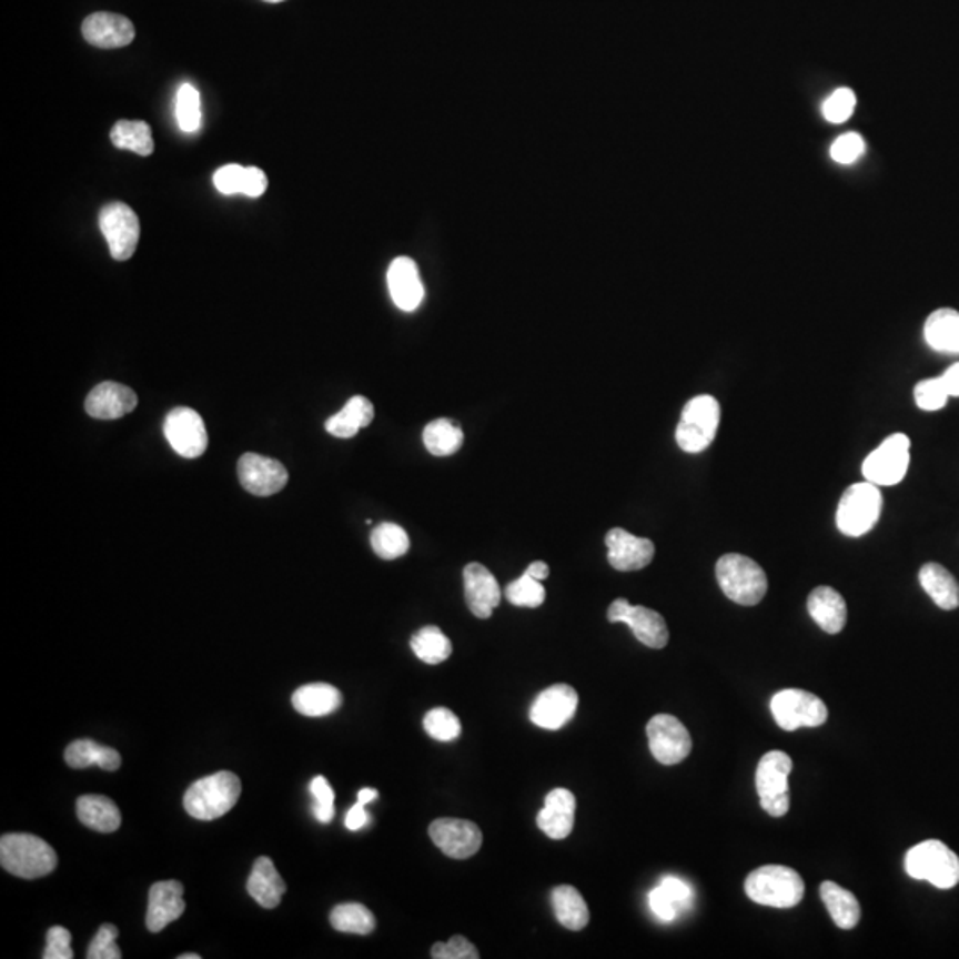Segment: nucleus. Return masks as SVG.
Masks as SVG:
<instances>
[{
  "mask_svg": "<svg viewBox=\"0 0 959 959\" xmlns=\"http://www.w3.org/2000/svg\"><path fill=\"white\" fill-rule=\"evenodd\" d=\"M164 435L171 448L183 458H198L209 448L203 417L191 407H174L165 416Z\"/></svg>",
  "mask_w": 959,
  "mask_h": 959,
  "instance_id": "13",
  "label": "nucleus"
},
{
  "mask_svg": "<svg viewBox=\"0 0 959 959\" xmlns=\"http://www.w3.org/2000/svg\"><path fill=\"white\" fill-rule=\"evenodd\" d=\"M77 816L82 825L102 834H112L121 826L120 808L107 796H80L77 799Z\"/></svg>",
  "mask_w": 959,
  "mask_h": 959,
  "instance_id": "29",
  "label": "nucleus"
},
{
  "mask_svg": "<svg viewBox=\"0 0 959 959\" xmlns=\"http://www.w3.org/2000/svg\"><path fill=\"white\" fill-rule=\"evenodd\" d=\"M118 928L112 923H103L102 928L98 929L93 940L88 947V959H121L120 947L115 946L118 938Z\"/></svg>",
  "mask_w": 959,
  "mask_h": 959,
  "instance_id": "45",
  "label": "nucleus"
},
{
  "mask_svg": "<svg viewBox=\"0 0 959 959\" xmlns=\"http://www.w3.org/2000/svg\"><path fill=\"white\" fill-rule=\"evenodd\" d=\"M911 441L906 434L888 435L861 464L867 482L878 487H890L905 478L910 466Z\"/></svg>",
  "mask_w": 959,
  "mask_h": 959,
  "instance_id": "9",
  "label": "nucleus"
},
{
  "mask_svg": "<svg viewBox=\"0 0 959 959\" xmlns=\"http://www.w3.org/2000/svg\"><path fill=\"white\" fill-rule=\"evenodd\" d=\"M375 411L373 404L364 396H352L345 407L325 422V431L340 440H351L361 428H366L373 422Z\"/></svg>",
  "mask_w": 959,
  "mask_h": 959,
  "instance_id": "28",
  "label": "nucleus"
},
{
  "mask_svg": "<svg viewBox=\"0 0 959 959\" xmlns=\"http://www.w3.org/2000/svg\"><path fill=\"white\" fill-rule=\"evenodd\" d=\"M884 496L870 482L852 484L844 491L837 508V528L848 537H861L875 528L881 515Z\"/></svg>",
  "mask_w": 959,
  "mask_h": 959,
  "instance_id": "6",
  "label": "nucleus"
},
{
  "mask_svg": "<svg viewBox=\"0 0 959 959\" xmlns=\"http://www.w3.org/2000/svg\"><path fill=\"white\" fill-rule=\"evenodd\" d=\"M807 608L817 626L828 635L840 633L848 620L846 600L831 586L814 588L812 594L808 595Z\"/></svg>",
  "mask_w": 959,
  "mask_h": 959,
  "instance_id": "25",
  "label": "nucleus"
},
{
  "mask_svg": "<svg viewBox=\"0 0 959 959\" xmlns=\"http://www.w3.org/2000/svg\"><path fill=\"white\" fill-rule=\"evenodd\" d=\"M920 586L931 597L938 608L956 609L959 606V583L956 577L940 564L922 565L919 573Z\"/></svg>",
  "mask_w": 959,
  "mask_h": 959,
  "instance_id": "30",
  "label": "nucleus"
},
{
  "mask_svg": "<svg viewBox=\"0 0 959 959\" xmlns=\"http://www.w3.org/2000/svg\"><path fill=\"white\" fill-rule=\"evenodd\" d=\"M915 404L922 411H940L950 398L941 377L920 381L913 390Z\"/></svg>",
  "mask_w": 959,
  "mask_h": 959,
  "instance_id": "43",
  "label": "nucleus"
},
{
  "mask_svg": "<svg viewBox=\"0 0 959 959\" xmlns=\"http://www.w3.org/2000/svg\"><path fill=\"white\" fill-rule=\"evenodd\" d=\"M431 956L434 959H478L480 952L471 941L457 935L450 941H437L432 947Z\"/></svg>",
  "mask_w": 959,
  "mask_h": 959,
  "instance_id": "48",
  "label": "nucleus"
},
{
  "mask_svg": "<svg viewBox=\"0 0 959 959\" xmlns=\"http://www.w3.org/2000/svg\"><path fill=\"white\" fill-rule=\"evenodd\" d=\"M213 183L222 194H244L245 168L239 164H228L213 174Z\"/></svg>",
  "mask_w": 959,
  "mask_h": 959,
  "instance_id": "49",
  "label": "nucleus"
},
{
  "mask_svg": "<svg viewBox=\"0 0 959 959\" xmlns=\"http://www.w3.org/2000/svg\"><path fill=\"white\" fill-rule=\"evenodd\" d=\"M387 286L391 299L402 311H414L425 299L422 277L416 263L407 256H400L387 269Z\"/></svg>",
  "mask_w": 959,
  "mask_h": 959,
  "instance_id": "22",
  "label": "nucleus"
},
{
  "mask_svg": "<svg viewBox=\"0 0 959 959\" xmlns=\"http://www.w3.org/2000/svg\"><path fill=\"white\" fill-rule=\"evenodd\" d=\"M342 693L331 684L315 683L293 693L292 704L304 716H327L342 706Z\"/></svg>",
  "mask_w": 959,
  "mask_h": 959,
  "instance_id": "31",
  "label": "nucleus"
},
{
  "mask_svg": "<svg viewBox=\"0 0 959 959\" xmlns=\"http://www.w3.org/2000/svg\"><path fill=\"white\" fill-rule=\"evenodd\" d=\"M556 920L571 931H582L590 920V911L577 888L559 885L551 892Z\"/></svg>",
  "mask_w": 959,
  "mask_h": 959,
  "instance_id": "32",
  "label": "nucleus"
},
{
  "mask_svg": "<svg viewBox=\"0 0 959 959\" xmlns=\"http://www.w3.org/2000/svg\"><path fill=\"white\" fill-rule=\"evenodd\" d=\"M819 892H821L826 910L830 913L831 920L837 923V928L852 929L857 926L861 910L855 894L834 884V881H822Z\"/></svg>",
  "mask_w": 959,
  "mask_h": 959,
  "instance_id": "33",
  "label": "nucleus"
},
{
  "mask_svg": "<svg viewBox=\"0 0 959 959\" xmlns=\"http://www.w3.org/2000/svg\"><path fill=\"white\" fill-rule=\"evenodd\" d=\"M265 2H272V4H277V2H283V0H265Z\"/></svg>",
  "mask_w": 959,
  "mask_h": 959,
  "instance_id": "59",
  "label": "nucleus"
},
{
  "mask_svg": "<svg viewBox=\"0 0 959 959\" xmlns=\"http://www.w3.org/2000/svg\"><path fill=\"white\" fill-rule=\"evenodd\" d=\"M176 120L185 133H194L201 127V102L198 89L183 84L176 94Z\"/></svg>",
  "mask_w": 959,
  "mask_h": 959,
  "instance_id": "41",
  "label": "nucleus"
},
{
  "mask_svg": "<svg viewBox=\"0 0 959 959\" xmlns=\"http://www.w3.org/2000/svg\"><path fill=\"white\" fill-rule=\"evenodd\" d=\"M364 807H366V805L357 801V804L349 810V814H346L345 817V826L349 830H361V828L369 822V812H366V808Z\"/></svg>",
  "mask_w": 959,
  "mask_h": 959,
  "instance_id": "54",
  "label": "nucleus"
},
{
  "mask_svg": "<svg viewBox=\"0 0 959 959\" xmlns=\"http://www.w3.org/2000/svg\"><path fill=\"white\" fill-rule=\"evenodd\" d=\"M577 706H579V697H577L576 689L568 684H555V686L544 689L533 700L529 719L537 727L546 728V730H558L574 718Z\"/></svg>",
  "mask_w": 959,
  "mask_h": 959,
  "instance_id": "17",
  "label": "nucleus"
},
{
  "mask_svg": "<svg viewBox=\"0 0 959 959\" xmlns=\"http://www.w3.org/2000/svg\"><path fill=\"white\" fill-rule=\"evenodd\" d=\"M505 597L508 603L521 608H538L546 600V590L538 579L524 573L515 582L505 588Z\"/></svg>",
  "mask_w": 959,
  "mask_h": 959,
  "instance_id": "40",
  "label": "nucleus"
},
{
  "mask_svg": "<svg viewBox=\"0 0 959 959\" xmlns=\"http://www.w3.org/2000/svg\"><path fill=\"white\" fill-rule=\"evenodd\" d=\"M716 579L724 594L741 606H755L768 592V577L755 559L737 553L721 556L716 564Z\"/></svg>",
  "mask_w": 959,
  "mask_h": 959,
  "instance_id": "4",
  "label": "nucleus"
},
{
  "mask_svg": "<svg viewBox=\"0 0 959 959\" xmlns=\"http://www.w3.org/2000/svg\"><path fill=\"white\" fill-rule=\"evenodd\" d=\"M648 905H650V910L654 911L657 919L665 920V922L677 919L680 911L679 905L672 899L670 894L666 892L662 885L648 894Z\"/></svg>",
  "mask_w": 959,
  "mask_h": 959,
  "instance_id": "51",
  "label": "nucleus"
},
{
  "mask_svg": "<svg viewBox=\"0 0 959 959\" xmlns=\"http://www.w3.org/2000/svg\"><path fill=\"white\" fill-rule=\"evenodd\" d=\"M659 885L665 888L666 892L670 894L672 899L679 905L680 910H686L692 906L693 890L683 879L666 876Z\"/></svg>",
  "mask_w": 959,
  "mask_h": 959,
  "instance_id": "52",
  "label": "nucleus"
},
{
  "mask_svg": "<svg viewBox=\"0 0 959 959\" xmlns=\"http://www.w3.org/2000/svg\"><path fill=\"white\" fill-rule=\"evenodd\" d=\"M718 400L710 395H698L684 405L680 422L675 431V441L686 453H700L709 448L718 432Z\"/></svg>",
  "mask_w": 959,
  "mask_h": 959,
  "instance_id": "7",
  "label": "nucleus"
},
{
  "mask_svg": "<svg viewBox=\"0 0 959 959\" xmlns=\"http://www.w3.org/2000/svg\"><path fill=\"white\" fill-rule=\"evenodd\" d=\"M771 715L787 733L801 727H819L828 719L825 701L804 689H781L771 698Z\"/></svg>",
  "mask_w": 959,
  "mask_h": 959,
  "instance_id": "10",
  "label": "nucleus"
},
{
  "mask_svg": "<svg viewBox=\"0 0 959 959\" xmlns=\"http://www.w3.org/2000/svg\"><path fill=\"white\" fill-rule=\"evenodd\" d=\"M606 546H608L609 565L620 573L642 571L647 567L653 562L654 551H656L653 541L636 537L624 528L609 529L606 535Z\"/></svg>",
  "mask_w": 959,
  "mask_h": 959,
  "instance_id": "18",
  "label": "nucleus"
},
{
  "mask_svg": "<svg viewBox=\"0 0 959 959\" xmlns=\"http://www.w3.org/2000/svg\"><path fill=\"white\" fill-rule=\"evenodd\" d=\"M71 932L67 928L55 926L47 932V947H44L43 959H71Z\"/></svg>",
  "mask_w": 959,
  "mask_h": 959,
  "instance_id": "50",
  "label": "nucleus"
},
{
  "mask_svg": "<svg viewBox=\"0 0 959 959\" xmlns=\"http://www.w3.org/2000/svg\"><path fill=\"white\" fill-rule=\"evenodd\" d=\"M240 793L242 784L235 773L219 771L194 781L183 796V807L194 819L213 821L235 807Z\"/></svg>",
  "mask_w": 959,
  "mask_h": 959,
  "instance_id": "1",
  "label": "nucleus"
},
{
  "mask_svg": "<svg viewBox=\"0 0 959 959\" xmlns=\"http://www.w3.org/2000/svg\"><path fill=\"white\" fill-rule=\"evenodd\" d=\"M464 590L471 613L478 618L491 617L502 600V588L497 585L496 577L487 567L476 562L464 568Z\"/></svg>",
  "mask_w": 959,
  "mask_h": 959,
  "instance_id": "19",
  "label": "nucleus"
},
{
  "mask_svg": "<svg viewBox=\"0 0 959 959\" xmlns=\"http://www.w3.org/2000/svg\"><path fill=\"white\" fill-rule=\"evenodd\" d=\"M432 842L441 849V851L450 858L464 860L478 852L482 848V830L475 822L466 821V819H453V817H444V819H435L428 828Z\"/></svg>",
  "mask_w": 959,
  "mask_h": 959,
  "instance_id": "16",
  "label": "nucleus"
},
{
  "mask_svg": "<svg viewBox=\"0 0 959 959\" xmlns=\"http://www.w3.org/2000/svg\"><path fill=\"white\" fill-rule=\"evenodd\" d=\"M0 864L18 878H43L58 866V855L36 835L9 834L0 840Z\"/></svg>",
  "mask_w": 959,
  "mask_h": 959,
  "instance_id": "2",
  "label": "nucleus"
},
{
  "mask_svg": "<svg viewBox=\"0 0 959 959\" xmlns=\"http://www.w3.org/2000/svg\"><path fill=\"white\" fill-rule=\"evenodd\" d=\"M183 911H185V901H183V887L180 881L169 879V881H159L150 888L147 928L151 932H160L168 928L169 923L182 917Z\"/></svg>",
  "mask_w": 959,
  "mask_h": 959,
  "instance_id": "20",
  "label": "nucleus"
},
{
  "mask_svg": "<svg viewBox=\"0 0 959 959\" xmlns=\"http://www.w3.org/2000/svg\"><path fill=\"white\" fill-rule=\"evenodd\" d=\"M331 926L336 931L370 935L375 929V917L360 902H345L331 911Z\"/></svg>",
  "mask_w": 959,
  "mask_h": 959,
  "instance_id": "38",
  "label": "nucleus"
},
{
  "mask_svg": "<svg viewBox=\"0 0 959 959\" xmlns=\"http://www.w3.org/2000/svg\"><path fill=\"white\" fill-rule=\"evenodd\" d=\"M423 727H425V733L435 741H453L461 736L462 730L457 716L444 707L428 710L423 718Z\"/></svg>",
  "mask_w": 959,
  "mask_h": 959,
  "instance_id": "42",
  "label": "nucleus"
},
{
  "mask_svg": "<svg viewBox=\"0 0 959 959\" xmlns=\"http://www.w3.org/2000/svg\"><path fill=\"white\" fill-rule=\"evenodd\" d=\"M378 793L375 789H361L360 795H357V801L361 804H370L373 799H377Z\"/></svg>",
  "mask_w": 959,
  "mask_h": 959,
  "instance_id": "57",
  "label": "nucleus"
},
{
  "mask_svg": "<svg viewBox=\"0 0 959 959\" xmlns=\"http://www.w3.org/2000/svg\"><path fill=\"white\" fill-rule=\"evenodd\" d=\"M64 759L71 768L84 769L89 766H100L105 771H115L121 766V755L114 748L98 745L91 739H79L71 743L64 751Z\"/></svg>",
  "mask_w": 959,
  "mask_h": 959,
  "instance_id": "34",
  "label": "nucleus"
},
{
  "mask_svg": "<svg viewBox=\"0 0 959 959\" xmlns=\"http://www.w3.org/2000/svg\"><path fill=\"white\" fill-rule=\"evenodd\" d=\"M576 798L568 789H553L537 816V825L553 840L567 839L574 828Z\"/></svg>",
  "mask_w": 959,
  "mask_h": 959,
  "instance_id": "24",
  "label": "nucleus"
},
{
  "mask_svg": "<svg viewBox=\"0 0 959 959\" xmlns=\"http://www.w3.org/2000/svg\"><path fill=\"white\" fill-rule=\"evenodd\" d=\"M746 896L757 905L771 908H795L805 896V884L795 869L786 866H763L748 875Z\"/></svg>",
  "mask_w": 959,
  "mask_h": 959,
  "instance_id": "3",
  "label": "nucleus"
},
{
  "mask_svg": "<svg viewBox=\"0 0 959 959\" xmlns=\"http://www.w3.org/2000/svg\"><path fill=\"white\" fill-rule=\"evenodd\" d=\"M905 869L919 881H929L941 890L959 884V858L940 840H923L906 852Z\"/></svg>",
  "mask_w": 959,
  "mask_h": 959,
  "instance_id": "5",
  "label": "nucleus"
},
{
  "mask_svg": "<svg viewBox=\"0 0 959 959\" xmlns=\"http://www.w3.org/2000/svg\"><path fill=\"white\" fill-rule=\"evenodd\" d=\"M941 381L946 384L949 396H959V363L952 364L943 375Z\"/></svg>",
  "mask_w": 959,
  "mask_h": 959,
  "instance_id": "55",
  "label": "nucleus"
},
{
  "mask_svg": "<svg viewBox=\"0 0 959 959\" xmlns=\"http://www.w3.org/2000/svg\"><path fill=\"white\" fill-rule=\"evenodd\" d=\"M284 890L286 885L275 869L274 861L269 857L258 858L254 861L253 872L248 879L249 896L253 897L262 908L272 910L275 906H280Z\"/></svg>",
  "mask_w": 959,
  "mask_h": 959,
  "instance_id": "26",
  "label": "nucleus"
},
{
  "mask_svg": "<svg viewBox=\"0 0 959 959\" xmlns=\"http://www.w3.org/2000/svg\"><path fill=\"white\" fill-rule=\"evenodd\" d=\"M526 574L535 577L538 582H544V579L549 576V565L544 564V562H533V564H529V567L526 568Z\"/></svg>",
  "mask_w": 959,
  "mask_h": 959,
  "instance_id": "56",
  "label": "nucleus"
},
{
  "mask_svg": "<svg viewBox=\"0 0 959 959\" xmlns=\"http://www.w3.org/2000/svg\"><path fill=\"white\" fill-rule=\"evenodd\" d=\"M138 395L118 382L98 384L85 398V413L97 420H120L138 407Z\"/></svg>",
  "mask_w": 959,
  "mask_h": 959,
  "instance_id": "21",
  "label": "nucleus"
},
{
  "mask_svg": "<svg viewBox=\"0 0 959 959\" xmlns=\"http://www.w3.org/2000/svg\"><path fill=\"white\" fill-rule=\"evenodd\" d=\"M269 180L262 169L245 168L244 194L249 198H260L266 191Z\"/></svg>",
  "mask_w": 959,
  "mask_h": 959,
  "instance_id": "53",
  "label": "nucleus"
},
{
  "mask_svg": "<svg viewBox=\"0 0 959 959\" xmlns=\"http://www.w3.org/2000/svg\"><path fill=\"white\" fill-rule=\"evenodd\" d=\"M423 443L435 457H448L461 450L464 444V432L457 422L441 417L425 426Z\"/></svg>",
  "mask_w": 959,
  "mask_h": 959,
  "instance_id": "35",
  "label": "nucleus"
},
{
  "mask_svg": "<svg viewBox=\"0 0 959 959\" xmlns=\"http://www.w3.org/2000/svg\"><path fill=\"white\" fill-rule=\"evenodd\" d=\"M608 620L613 624L624 622L633 630L638 642L650 648H663L668 644V627L665 618L654 609L633 606L627 599L613 600L608 608Z\"/></svg>",
  "mask_w": 959,
  "mask_h": 959,
  "instance_id": "14",
  "label": "nucleus"
},
{
  "mask_svg": "<svg viewBox=\"0 0 959 959\" xmlns=\"http://www.w3.org/2000/svg\"><path fill=\"white\" fill-rule=\"evenodd\" d=\"M866 151V142L861 139L860 133L849 132L840 135L837 141L831 144L830 155L835 162L848 165L857 162Z\"/></svg>",
  "mask_w": 959,
  "mask_h": 959,
  "instance_id": "47",
  "label": "nucleus"
},
{
  "mask_svg": "<svg viewBox=\"0 0 959 959\" xmlns=\"http://www.w3.org/2000/svg\"><path fill=\"white\" fill-rule=\"evenodd\" d=\"M100 230L111 249V256L118 262L130 260L135 253L141 235L139 219L129 204L109 203L100 212Z\"/></svg>",
  "mask_w": 959,
  "mask_h": 959,
  "instance_id": "11",
  "label": "nucleus"
},
{
  "mask_svg": "<svg viewBox=\"0 0 959 959\" xmlns=\"http://www.w3.org/2000/svg\"><path fill=\"white\" fill-rule=\"evenodd\" d=\"M793 760L786 751L773 750L763 755L757 771L755 787L759 795L760 807L771 817H784L789 812V775Z\"/></svg>",
  "mask_w": 959,
  "mask_h": 959,
  "instance_id": "8",
  "label": "nucleus"
},
{
  "mask_svg": "<svg viewBox=\"0 0 959 959\" xmlns=\"http://www.w3.org/2000/svg\"><path fill=\"white\" fill-rule=\"evenodd\" d=\"M111 141L120 150L133 151L138 155L148 157L153 153V138L150 124L144 121L120 120L112 127Z\"/></svg>",
  "mask_w": 959,
  "mask_h": 959,
  "instance_id": "37",
  "label": "nucleus"
},
{
  "mask_svg": "<svg viewBox=\"0 0 959 959\" xmlns=\"http://www.w3.org/2000/svg\"><path fill=\"white\" fill-rule=\"evenodd\" d=\"M180 959H200V956H198V955H182V956H180Z\"/></svg>",
  "mask_w": 959,
  "mask_h": 959,
  "instance_id": "58",
  "label": "nucleus"
},
{
  "mask_svg": "<svg viewBox=\"0 0 959 959\" xmlns=\"http://www.w3.org/2000/svg\"><path fill=\"white\" fill-rule=\"evenodd\" d=\"M923 337L932 351L959 354V313L950 307L935 311L926 320Z\"/></svg>",
  "mask_w": 959,
  "mask_h": 959,
  "instance_id": "27",
  "label": "nucleus"
},
{
  "mask_svg": "<svg viewBox=\"0 0 959 959\" xmlns=\"http://www.w3.org/2000/svg\"><path fill=\"white\" fill-rule=\"evenodd\" d=\"M239 480L242 487L254 496H272L289 484V471L274 458L258 453H245L239 461Z\"/></svg>",
  "mask_w": 959,
  "mask_h": 959,
  "instance_id": "15",
  "label": "nucleus"
},
{
  "mask_svg": "<svg viewBox=\"0 0 959 959\" xmlns=\"http://www.w3.org/2000/svg\"><path fill=\"white\" fill-rule=\"evenodd\" d=\"M648 748L663 766L683 763L692 754L688 728L672 715H656L647 724Z\"/></svg>",
  "mask_w": 959,
  "mask_h": 959,
  "instance_id": "12",
  "label": "nucleus"
},
{
  "mask_svg": "<svg viewBox=\"0 0 959 959\" xmlns=\"http://www.w3.org/2000/svg\"><path fill=\"white\" fill-rule=\"evenodd\" d=\"M373 551L382 559H396L411 547L407 532L395 523H381L372 532Z\"/></svg>",
  "mask_w": 959,
  "mask_h": 959,
  "instance_id": "39",
  "label": "nucleus"
},
{
  "mask_svg": "<svg viewBox=\"0 0 959 959\" xmlns=\"http://www.w3.org/2000/svg\"><path fill=\"white\" fill-rule=\"evenodd\" d=\"M310 793L315 799L313 804V814L320 822L333 821L334 817V790L329 786L327 778L315 777L311 780Z\"/></svg>",
  "mask_w": 959,
  "mask_h": 959,
  "instance_id": "46",
  "label": "nucleus"
},
{
  "mask_svg": "<svg viewBox=\"0 0 959 959\" xmlns=\"http://www.w3.org/2000/svg\"><path fill=\"white\" fill-rule=\"evenodd\" d=\"M82 34L98 49H121L132 43L135 29L129 18L121 14L94 13L82 23Z\"/></svg>",
  "mask_w": 959,
  "mask_h": 959,
  "instance_id": "23",
  "label": "nucleus"
},
{
  "mask_svg": "<svg viewBox=\"0 0 959 959\" xmlns=\"http://www.w3.org/2000/svg\"><path fill=\"white\" fill-rule=\"evenodd\" d=\"M411 648L426 665H441L452 656V642L437 626H426L414 633Z\"/></svg>",
  "mask_w": 959,
  "mask_h": 959,
  "instance_id": "36",
  "label": "nucleus"
},
{
  "mask_svg": "<svg viewBox=\"0 0 959 959\" xmlns=\"http://www.w3.org/2000/svg\"><path fill=\"white\" fill-rule=\"evenodd\" d=\"M855 107H857V98L851 89L840 88L826 98V102L822 103V114L830 123H844L851 118Z\"/></svg>",
  "mask_w": 959,
  "mask_h": 959,
  "instance_id": "44",
  "label": "nucleus"
}]
</instances>
